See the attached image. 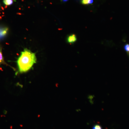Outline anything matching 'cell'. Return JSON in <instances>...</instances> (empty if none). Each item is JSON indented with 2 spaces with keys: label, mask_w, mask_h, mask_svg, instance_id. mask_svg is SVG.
Listing matches in <instances>:
<instances>
[{
  "label": "cell",
  "mask_w": 129,
  "mask_h": 129,
  "mask_svg": "<svg viewBox=\"0 0 129 129\" xmlns=\"http://www.w3.org/2000/svg\"><path fill=\"white\" fill-rule=\"evenodd\" d=\"M92 129H103L100 125L96 124L92 127Z\"/></svg>",
  "instance_id": "ba28073f"
},
{
  "label": "cell",
  "mask_w": 129,
  "mask_h": 129,
  "mask_svg": "<svg viewBox=\"0 0 129 129\" xmlns=\"http://www.w3.org/2000/svg\"><path fill=\"white\" fill-rule=\"evenodd\" d=\"M124 48L125 51L127 52V55L129 56V44H125L124 47Z\"/></svg>",
  "instance_id": "52a82bcc"
},
{
  "label": "cell",
  "mask_w": 129,
  "mask_h": 129,
  "mask_svg": "<svg viewBox=\"0 0 129 129\" xmlns=\"http://www.w3.org/2000/svg\"><path fill=\"white\" fill-rule=\"evenodd\" d=\"M81 3L84 5H88L92 4L93 0H81Z\"/></svg>",
  "instance_id": "8992f818"
},
{
  "label": "cell",
  "mask_w": 129,
  "mask_h": 129,
  "mask_svg": "<svg viewBox=\"0 0 129 129\" xmlns=\"http://www.w3.org/2000/svg\"><path fill=\"white\" fill-rule=\"evenodd\" d=\"M37 61L36 53L27 48H24L17 61L19 73L23 74L28 72Z\"/></svg>",
  "instance_id": "6da1fadb"
},
{
  "label": "cell",
  "mask_w": 129,
  "mask_h": 129,
  "mask_svg": "<svg viewBox=\"0 0 129 129\" xmlns=\"http://www.w3.org/2000/svg\"><path fill=\"white\" fill-rule=\"evenodd\" d=\"M8 30L7 27H0V39H2L7 35Z\"/></svg>",
  "instance_id": "3957f363"
},
{
  "label": "cell",
  "mask_w": 129,
  "mask_h": 129,
  "mask_svg": "<svg viewBox=\"0 0 129 129\" xmlns=\"http://www.w3.org/2000/svg\"><path fill=\"white\" fill-rule=\"evenodd\" d=\"M0 7H1V5H0Z\"/></svg>",
  "instance_id": "30bf717a"
},
{
  "label": "cell",
  "mask_w": 129,
  "mask_h": 129,
  "mask_svg": "<svg viewBox=\"0 0 129 129\" xmlns=\"http://www.w3.org/2000/svg\"><path fill=\"white\" fill-rule=\"evenodd\" d=\"M63 2H67L68 0H62Z\"/></svg>",
  "instance_id": "9c48e42d"
},
{
  "label": "cell",
  "mask_w": 129,
  "mask_h": 129,
  "mask_svg": "<svg viewBox=\"0 0 129 129\" xmlns=\"http://www.w3.org/2000/svg\"><path fill=\"white\" fill-rule=\"evenodd\" d=\"M13 0H3V3L6 6H11L13 4Z\"/></svg>",
  "instance_id": "5b68a950"
},
{
  "label": "cell",
  "mask_w": 129,
  "mask_h": 129,
  "mask_svg": "<svg viewBox=\"0 0 129 129\" xmlns=\"http://www.w3.org/2000/svg\"><path fill=\"white\" fill-rule=\"evenodd\" d=\"M1 64H7L5 62L2 53V48L0 46V66Z\"/></svg>",
  "instance_id": "277c9868"
},
{
  "label": "cell",
  "mask_w": 129,
  "mask_h": 129,
  "mask_svg": "<svg viewBox=\"0 0 129 129\" xmlns=\"http://www.w3.org/2000/svg\"><path fill=\"white\" fill-rule=\"evenodd\" d=\"M77 39L76 35L71 34L69 35L67 39V42L69 44H73L77 41Z\"/></svg>",
  "instance_id": "7a4b0ae2"
}]
</instances>
